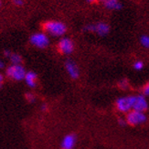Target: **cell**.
I'll return each mask as SVG.
<instances>
[{"mask_svg":"<svg viewBox=\"0 0 149 149\" xmlns=\"http://www.w3.org/2000/svg\"><path fill=\"white\" fill-rule=\"evenodd\" d=\"M127 86H128V84H127V81H122L121 82H120V87L122 88V89H126L127 88Z\"/></svg>","mask_w":149,"mask_h":149,"instance_id":"obj_19","label":"cell"},{"mask_svg":"<svg viewBox=\"0 0 149 149\" xmlns=\"http://www.w3.org/2000/svg\"><path fill=\"white\" fill-rule=\"evenodd\" d=\"M143 94L146 97H149V82H147L143 88Z\"/></svg>","mask_w":149,"mask_h":149,"instance_id":"obj_16","label":"cell"},{"mask_svg":"<svg viewBox=\"0 0 149 149\" xmlns=\"http://www.w3.org/2000/svg\"><path fill=\"white\" fill-rule=\"evenodd\" d=\"M76 145V136L74 134H67L61 141L62 149H73Z\"/></svg>","mask_w":149,"mask_h":149,"instance_id":"obj_10","label":"cell"},{"mask_svg":"<svg viewBox=\"0 0 149 149\" xmlns=\"http://www.w3.org/2000/svg\"><path fill=\"white\" fill-rule=\"evenodd\" d=\"M144 68V63L142 62L141 61H137L134 63V69L136 70H140Z\"/></svg>","mask_w":149,"mask_h":149,"instance_id":"obj_15","label":"cell"},{"mask_svg":"<svg viewBox=\"0 0 149 149\" xmlns=\"http://www.w3.org/2000/svg\"><path fill=\"white\" fill-rule=\"evenodd\" d=\"M104 6L107 9L110 10H118L122 8L119 0H106L104 2Z\"/></svg>","mask_w":149,"mask_h":149,"instance_id":"obj_13","label":"cell"},{"mask_svg":"<svg viewBox=\"0 0 149 149\" xmlns=\"http://www.w3.org/2000/svg\"><path fill=\"white\" fill-rule=\"evenodd\" d=\"M31 45L38 49H45L49 46V38L47 33L45 32H37L30 37L29 40Z\"/></svg>","mask_w":149,"mask_h":149,"instance_id":"obj_5","label":"cell"},{"mask_svg":"<svg viewBox=\"0 0 149 149\" xmlns=\"http://www.w3.org/2000/svg\"><path fill=\"white\" fill-rule=\"evenodd\" d=\"M97 1H99V0H87V2L90 3V4H93V3H95Z\"/></svg>","mask_w":149,"mask_h":149,"instance_id":"obj_23","label":"cell"},{"mask_svg":"<svg viewBox=\"0 0 149 149\" xmlns=\"http://www.w3.org/2000/svg\"><path fill=\"white\" fill-rule=\"evenodd\" d=\"M65 69L68 74L72 79H77L80 76V70L78 68L77 64L72 61H67L65 63Z\"/></svg>","mask_w":149,"mask_h":149,"instance_id":"obj_9","label":"cell"},{"mask_svg":"<svg viewBox=\"0 0 149 149\" xmlns=\"http://www.w3.org/2000/svg\"><path fill=\"white\" fill-rule=\"evenodd\" d=\"M100 1H102V2H105L106 0H100Z\"/></svg>","mask_w":149,"mask_h":149,"instance_id":"obj_25","label":"cell"},{"mask_svg":"<svg viewBox=\"0 0 149 149\" xmlns=\"http://www.w3.org/2000/svg\"><path fill=\"white\" fill-rule=\"evenodd\" d=\"M0 6H1V0H0Z\"/></svg>","mask_w":149,"mask_h":149,"instance_id":"obj_26","label":"cell"},{"mask_svg":"<svg viewBox=\"0 0 149 149\" xmlns=\"http://www.w3.org/2000/svg\"><path fill=\"white\" fill-rule=\"evenodd\" d=\"M125 121H126V124L133 125V126H136V125H139L146 123V115L143 112H138V111H135V110H132V111L127 113Z\"/></svg>","mask_w":149,"mask_h":149,"instance_id":"obj_4","label":"cell"},{"mask_svg":"<svg viewBox=\"0 0 149 149\" xmlns=\"http://www.w3.org/2000/svg\"><path fill=\"white\" fill-rule=\"evenodd\" d=\"M58 49L61 53L64 55H69L72 53L74 49V44L72 40L69 38H62L58 43Z\"/></svg>","mask_w":149,"mask_h":149,"instance_id":"obj_7","label":"cell"},{"mask_svg":"<svg viewBox=\"0 0 149 149\" xmlns=\"http://www.w3.org/2000/svg\"><path fill=\"white\" fill-rule=\"evenodd\" d=\"M42 110H43V111H45V110H47V105L43 104V105H42Z\"/></svg>","mask_w":149,"mask_h":149,"instance_id":"obj_24","label":"cell"},{"mask_svg":"<svg viewBox=\"0 0 149 149\" xmlns=\"http://www.w3.org/2000/svg\"><path fill=\"white\" fill-rule=\"evenodd\" d=\"M4 66H5V64H4V62L1 61V60H0V70H1V69H3L4 68Z\"/></svg>","mask_w":149,"mask_h":149,"instance_id":"obj_22","label":"cell"},{"mask_svg":"<svg viewBox=\"0 0 149 149\" xmlns=\"http://www.w3.org/2000/svg\"><path fill=\"white\" fill-rule=\"evenodd\" d=\"M140 42L142 44V46H144L145 48H149V36L146 35L142 36L140 38Z\"/></svg>","mask_w":149,"mask_h":149,"instance_id":"obj_14","label":"cell"},{"mask_svg":"<svg viewBox=\"0 0 149 149\" xmlns=\"http://www.w3.org/2000/svg\"><path fill=\"white\" fill-rule=\"evenodd\" d=\"M43 29L45 33L53 37H61L66 33L67 28L64 23L61 21L50 20L43 24Z\"/></svg>","mask_w":149,"mask_h":149,"instance_id":"obj_1","label":"cell"},{"mask_svg":"<svg viewBox=\"0 0 149 149\" xmlns=\"http://www.w3.org/2000/svg\"><path fill=\"white\" fill-rule=\"evenodd\" d=\"M26 98H27V100L29 102H33L34 100H35V96L32 94V93H28L27 95H26Z\"/></svg>","mask_w":149,"mask_h":149,"instance_id":"obj_17","label":"cell"},{"mask_svg":"<svg viewBox=\"0 0 149 149\" xmlns=\"http://www.w3.org/2000/svg\"><path fill=\"white\" fill-rule=\"evenodd\" d=\"M3 82H4V76L1 73H0V87L2 86Z\"/></svg>","mask_w":149,"mask_h":149,"instance_id":"obj_21","label":"cell"},{"mask_svg":"<svg viewBox=\"0 0 149 149\" xmlns=\"http://www.w3.org/2000/svg\"><path fill=\"white\" fill-rule=\"evenodd\" d=\"M84 30L90 31V32H94V33L98 34L99 36H105L109 33L110 28H109L108 24H106L104 22H99L97 24L87 25L86 27L84 28Z\"/></svg>","mask_w":149,"mask_h":149,"instance_id":"obj_6","label":"cell"},{"mask_svg":"<svg viewBox=\"0 0 149 149\" xmlns=\"http://www.w3.org/2000/svg\"><path fill=\"white\" fill-rule=\"evenodd\" d=\"M13 3H14L17 6H21L24 4L23 0H13Z\"/></svg>","mask_w":149,"mask_h":149,"instance_id":"obj_18","label":"cell"},{"mask_svg":"<svg viewBox=\"0 0 149 149\" xmlns=\"http://www.w3.org/2000/svg\"><path fill=\"white\" fill-rule=\"evenodd\" d=\"M134 95L123 96L116 100L115 105L119 112L123 113H127L133 110Z\"/></svg>","mask_w":149,"mask_h":149,"instance_id":"obj_3","label":"cell"},{"mask_svg":"<svg viewBox=\"0 0 149 149\" xmlns=\"http://www.w3.org/2000/svg\"><path fill=\"white\" fill-rule=\"evenodd\" d=\"M6 76L8 78H10L13 81H22L25 79L26 76V72L25 68L21 65V64H12L9 67H8L6 70Z\"/></svg>","mask_w":149,"mask_h":149,"instance_id":"obj_2","label":"cell"},{"mask_svg":"<svg viewBox=\"0 0 149 149\" xmlns=\"http://www.w3.org/2000/svg\"><path fill=\"white\" fill-rule=\"evenodd\" d=\"M147 108H148V102H147L146 97L144 94L134 95L133 110L145 113L147 110Z\"/></svg>","mask_w":149,"mask_h":149,"instance_id":"obj_8","label":"cell"},{"mask_svg":"<svg viewBox=\"0 0 149 149\" xmlns=\"http://www.w3.org/2000/svg\"><path fill=\"white\" fill-rule=\"evenodd\" d=\"M119 124L121 125H126V121H125V119H119Z\"/></svg>","mask_w":149,"mask_h":149,"instance_id":"obj_20","label":"cell"},{"mask_svg":"<svg viewBox=\"0 0 149 149\" xmlns=\"http://www.w3.org/2000/svg\"><path fill=\"white\" fill-rule=\"evenodd\" d=\"M37 74L33 72H29L26 73L25 76V81L27 83V85L30 88H34L37 83Z\"/></svg>","mask_w":149,"mask_h":149,"instance_id":"obj_11","label":"cell"},{"mask_svg":"<svg viewBox=\"0 0 149 149\" xmlns=\"http://www.w3.org/2000/svg\"><path fill=\"white\" fill-rule=\"evenodd\" d=\"M5 56L8 57V59L10 60L12 64H20L22 61V58L20 55L17 54V53L10 52V51H8V50L5 51Z\"/></svg>","mask_w":149,"mask_h":149,"instance_id":"obj_12","label":"cell"}]
</instances>
